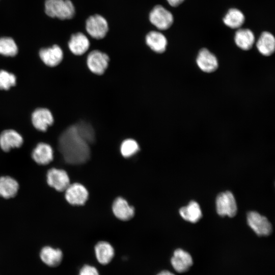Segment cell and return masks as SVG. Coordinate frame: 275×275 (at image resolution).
<instances>
[{"label": "cell", "instance_id": "6da1fadb", "mask_svg": "<svg viewBox=\"0 0 275 275\" xmlns=\"http://www.w3.org/2000/svg\"><path fill=\"white\" fill-rule=\"evenodd\" d=\"M90 145L76 124L68 127L59 139V151L65 161L71 164H79L88 160L91 154Z\"/></svg>", "mask_w": 275, "mask_h": 275}, {"label": "cell", "instance_id": "7a4b0ae2", "mask_svg": "<svg viewBox=\"0 0 275 275\" xmlns=\"http://www.w3.org/2000/svg\"><path fill=\"white\" fill-rule=\"evenodd\" d=\"M45 11L49 16L62 20L71 19L75 13L74 6L70 0H46Z\"/></svg>", "mask_w": 275, "mask_h": 275}, {"label": "cell", "instance_id": "3957f363", "mask_svg": "<svg viewBox=\"0 0 275 275\" xmlns=\"http://www.w3.org/2000/svg\"><path fill=\"white\" fill-rule=\"evenodd\" d=\"M217 213L221 216H234L237 211V206L233 194L230 191L220 193L216 199Z\"/></svg>", "mask_w": 275, "mask_h": 275}, {"label": "cell", "instance_id": "277c9868", "mask_svg": "<svg viewBox=\"0 0 275 275\" xmlns=\"http://www.w3.org/2000/svg\"><path fill=\"white\" fill-rule=\"evenodd\" d=\"M149 19L151 23L160 30L168 29L174 21L172 14L159 5L155 6L150 11Z\"/></svg>", "mask_w": 275, "mask_h": 275}, {"label": "cell", "instance_id": "5b68a950", "mask_svg": "<svg viewBox=\"0 0 275 275\" xmlns=\"http://www.w3.org/2000/svg\"><path fill=\"white\" fill-rule=\"evenodd\" d=\"M86 29L92 37L100 39L103 38L108 30L106 20L101 15L95 14L90 16L86 20Z\"/></svg>", "mask_w": 275, "mask_h": 275}, {"label": "cell", "instance_id": "8992f818", "mask_svg": "<svg viewBox=\"0 0 275 275\" xmlns=\"http://www.w3.org/2000/svg\"><path fill=\"white\" fill-rule=\"evenodd\" d=\"M247 222L258 236H267L272 232L271 224L268 219L256 211L248 212Z\"/></svg>", "mask_w": 275, "mask_h": 275}, {"label": "cell", "instance_id": "52a82bcc", "mask_svg": "<svg viewBox=\"0 0 275 275\" xmlns=\"http://www.w3.org/2000/svg\"><path fill=\"white\" fill-rule=\"evenodd\" d=\"M46 179L48 185L59 191H65L70 184L68 174L62 169H50L47 173Z\"/></svg>", "mask_w": 275, "mask_h": 275}, {"label": "cell", "instance_id": "ba28073f", "mask_svg": "<svg viewBox=\"0 0 275 275\" xmlns=\"http://www.w3.org/2000/svg\"><path fill=\"white\" fill-rule=\"evenodd\" d=\"M109 61L108 56L98 50L90 52L87 57V65L90 70L97 75L102 74L106 69Z\"/></svg>", "mask_w": 275, "mask_h": 275}, {"label": "cell", "instance_id": "9c48e42d", "mask_svg": "<svg viewBox=\"0 0 275 275\" xmlns=\"http://www.w3.org/2000/svg\"><path fill=\"white\" fill-rule=\"evenodd\" d=\"M65 191L66 201L72 205H84L88 198L87 189L80 183L70 184Z\"/></svg>", "mask_w": 275, "mask_h": 275}, {"label": "cell", "instance_id": "30bf717a", "mask_svg": "<svg viewBox=\"0 0 275 275\" xmlns=\"http://www.w3.org/2000/svg\"><path fill=\"white\" fill-rule=\"evenodd\" d=\"M31 121L33 126L38 130L44 132L53 123L51 112L46 108L36 109L32 114Z\"/></svg>", "mask_w": 275, "mask_h": 275}, {"label": "cell", "instance_id": "8fae6325", "mask_svg": "<svg viewBox=\"0 0 275 275\" xmlns=\"http://www.w3.org/2000/svg\"><path fill=\"white\" fill-rule=\"evenodd\" d=\"M23 143L22 136L15 130L6 129L0 134V147L5 152L21 147Z\"/></svg>", "mask_w": 275, "mask_h": 275}, {"label": "cell", "instance_id": "7c38bea8", "mask_svg": "<svg viewBox=\"0 0 275 275\" xmlns=\"http://www.w3.org/2000/svg\"><path fill=\"white\" fill-rule=\"evenodd\" d=\"M198 67L203 72L211 73L218 67V61L215 56L205 48L199 51L196 59Z\"/></svg>", "mask_w": 275, "mask_h": 275}, {"label": "cell", "instance_id": "4fadbf2b", "mask_svg": "<svg viewBox=\"0 0 275 275\" xmlns=\"http://www.w3.org/2000/svg\"><path fill=\"white\" fill-rule=\"evenodd\" d=\"M39 57L47 66L53 67L58 65L63 58V52L60 46L53 45L51 47L43 48L39 50Z\"/></svg>", "mask_w": 275, "mask_h": 275}, {"label": "cell", "instance_id": "5bb4252c", "mask_svg": "<svg viewBox=\"0 0 275 275\" xmlns=\"http://www.w3.org/2000/svg\"><path fill=\"white\" fill-rule=\"evenodd\" d=\"M39 256L44 264L49 267H55L61 264L63 254L60 249L46 245L41 249Z\"/></svg>", "mask_w": 275, "mask_h": 275}, {"label": "cell", "instance_id": "9a60e30c", "mask_svg": "<svg viewBox=\"0 0 275 275\" xmlns=\"http://www.w3.org/2000/svg\"><path fill=\"white\" fill-rule=\"evenodd\" d=\"M171 262L174 269L181 273L186 271L193 264V259L187 252L181 249L176 250Z\"/></svg>", "mask_w": 275, "mask_h": 275}, {"label": "cell", "instance_id": "2e32d148", "mask_svg": "<svg viewBox=\"0 0 275 275\" xmlns=\"http://www.w3.org/2000/svg\"><path fill=\"white\" fill-rule=\"evenodd\" d=\"M32 157L35 162L39 164H47L53 158L52 148L47 143H40L33 150Z\"/></svg>", "mask_w": 275, "mask_h": 275}, {"label": "cell", "instance_id": "e0dca14e", "mask_svg": "<svg viewBox=\"0 0 275 275\" xmlns=\"http://www.w3.org/2000/svg\"><path fill=\"white\" fill-rule=\"evenodd\" d=\"M90 42L87 36L81 32L73 34L68 42L70 51L75 55L85 53L89 49Z\"/></svg>", "mask_w": 275, "mask_h": 275}, {"label": "cell", "instance_id": "ac0fdd59", "mask_svg": "<svg viewBox=\"0 0 275 275\" xmlns=\"http://www.w3.org/2000/svg\"><path fill=\"white\" fill-rule=\"evenodd\" d=\"M112 209L114 215L122 221L130 219L134 213V208L130 206L128 202L121 197H119L114 201Z\"/></svg>", "mask_w": 275, "mask_h": 275}, {"label": "cell", "instance_id": "d6986e66", "mask_svg": "<svg viewBox=\"0 0 275 275\" xmlns=\"http://www.w3.org/2000/svg\"><path fill=\"white\" fill-rule=\"evenodd\" d=\"M147 45L157 53L163 52L167 47V40L165 36L157 31H151L146 36Z\"/></svg>", "mask_w": 275, "mask_h": 275}, {"label": "cell", "instance_id": "ffe728a7", "mask_svg": "<svg viewBox=\"0 0 275 275\" xmlns=\"http://www.w3.org/2000/svg\"><path fill=\"white\" fill-rule=\"evenodd\" d=\"M95 253L97 261L102 265L108 264L115 254L112 245L108 242L104 241H99L96 244Z\"/></svg>", "mask_w": 275, "mask_h": 275}, {"label": "cell", "instance_id": "44dd1931", "mask_svg": "<svg viewBox=\"0 0 275 275\" xmlns=\"http://www.w3.org/2000/svg\"><path fill=\"white\" fill-rule=\"evenodd\" d=\"M256 47L262 55H271L275 50V39L273 35L268 32H262L256 43Z\"/></svg>", "mask_w": 275, "mask_h": 275}, {"label": "cell", "instance_id": "7402d4cb", "mask_svg": "<svg viewBox=\"0 0 275 275\" xmlns=\"http://www.w3.org/2000/svg\"><path fill=\"white\" fill-rule=\"evenodd\" d=\"M19 189L18 182L11 177H0V196L4 199L13 198Z\"/></svg>", "mask_w": 275, "mask_h": 275}, {"label": "cell", "instance_id": "603a6c76", "mask_svg": "<svg viewBox=\"0 0 275 275\" xmlns=\"http://www.w3.org/2000/svg\"><path fill=\"white\" fill-rule=\"evenodd\" d=\"M234 41L236 45L244 50L250 49L255 42V36L248 29H239L236 32Z\"/></svg>", "mask_w": 275, "mask_h": 275}, {"label": "cell", "instance_id": "cb8c5ba5", "mask_svg": "<svg viewBox=\"0 0 275 275\" xmlns=\"http://www.w3.org/2000/svg\"><path fill=\"white\" fill-rule=\"evenodd\" d=\"M179 213L184 219L193 223L197 222L202 215L199 204L194 201H190L187 206L181 207Z\"/></svg>", "mask_w": 275, "mask_h": 275}, {"label": "cell", "instance_id": "d4e9b609", "mask_svg": "<svg viewBox=\"0 0 275 275\" xmlns=\"http://www.w3.org/2000/svg\"><path fill=\"white\" fill-rule=\"evenodd\" d=\"M244 15L236 8L230 9L224 17L223 22L226 25L231 29H239L244 23Z\"/></svg>", "mask_w": 275, "mask_h": 275}, {"label": "cell", "instance_id": "484cf974", "mask_svg": "<svg viewBox=\"0 0 275 275\" xmlns=\"http://www.w3.org/2000/svg\"><path fill=\"white\" fill-rule=\"evenodd\" d=\"M18 53V47L14 40L10 37L0 38V54L14 57Z\"/></svg>", "mask_w": 275, "mask_h": 275}, {"label": "cell", "instance_id": "4316f807", "mask_svg": "<svg viewBox=\"0 0 275 275\" xmlns=\"http://www.w3.org/2000/svg\"><path fill=\"white\" fill-rule=\"evenodd\" d=\"M16 84V77L14 74L6 70H0V90H8Z\"/></svg>", "mask_w": 275, "mask_h": 275}, {"label": "cell", "instance_id": "83f0119b", "mask_svg": "<svg viewBox=\"0 0 275 275\" xmlns=\"http://www.w3.org/2000/svg\"><path fill=\"white\" fill-rule=\"evenodd\" d=\"M139 150L137 142L133 139H127L124 141L120 148L122 155L125 157H129L135 154Z\"/></svg>", "mask_w": 275, "mask_h": 275}, {"label": "cell", "instance_id": "f1b7e54d", "mask_svg": "<svg viewBox=\"0 0 275 275\" xmlns=\"http://www.w3.org/2000/svg\"><path fill=\"white\" fill-rule=\"evenodd\" d=\"M78 275H99V273L94 266L85 265L81 268Z\"/></svg>", "mask_w": 275, "mask_h": 275}, {"label": "cell", "instance_id": "f546056e", "mask_svg": "<svg viewBox=\"0 0 275 275\" xmlns=\"http://www.w3.org/2000/svg\"><path fill=\"white\" fill-rule=\"evenodd\" d=\"M185 0H167L170 5L172 7H177L181 4Z\"/></svg>", "mask_w": 275, "mask_h": 275}, {"label": "cell", "instance_id": "4dcf8cb0", "mask_svg": "<svg viewBox=\"0 0 275 275\" xmlns=\"http://www.w3.org/2000/svg\"><path fill=\"white\" fill-rule=\"evenodd\" d=\"M157 275H175V274L169 271L163 270L160 272Z\"/></svg>", "mask_w": 275, "mask_h": 275}]
</instances>
